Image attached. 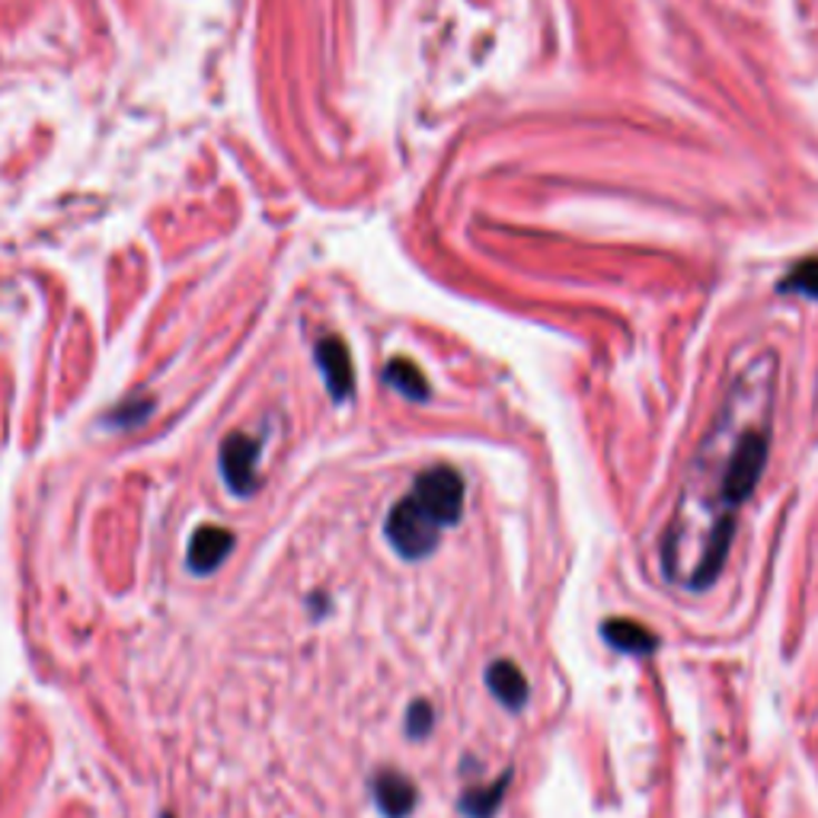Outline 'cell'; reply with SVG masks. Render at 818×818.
Instances as JSON below:
<instances>
[{
	"label": "cell",
	"mask_w": 818,
	"mask_h": 818,
	"mask_svg": "<svg viewBox=\"0 0 818 818\" xmlns=\"http://www.w3.org/2000/svg\"><path fill=\"white\" fill-rule=\"evenodd\" d=\"M486 684L499 697V703H505L509 710H521L528 703V678L509 659H499L486 669Z\"/></svg>",
	"instance_id": "7"
},
{
	"label": "cell",
	"mask_w": 818,
	"mask_h": 818,
	"mask_svg": "<svg viewBox=\"0 0 818 818\" xmlns=\"http://www.w3.org/2000/svg\"><path fill=\"white\" fill-rule=\"evenodd\" d=\"M601 637H604V643L627 652V656H652L659 649V637L649 627H643L640 620H604L601 623Z\"/></svg>",
	"instance_id": "5"
},
{
	"label": "cell",
	"mask_w": 818,
	"mask_h": 818,
	"mask_svg": "<svg viewBox=\"0 0 818 818\" xmlns=\"http://www.w3.org/2000/svg\"><path fill=\"white\" fill-rule=\"evenodd\" d=\"M234 550V534L224 528H199L193 544H189V566L205 575V572L218 570L224 556Z\"/></svg>",
	"instance_id": "6"
},
{
	"label": "cell",
	"mask_w": 818,
	"mask_h": 818,
	"mask_svg": "<svg viewBox=\"0 0 818 818\" xmlns=\"http://www.w3.org/2000/svg\"><path fill=\"white\" fill-rule=\"evenodd\" d=\"M317 365H321L326 387L333 400H348L355 394V372H352V355L339 336H326L317 343Z\"/></svg>",
	"instance_id": "4"
},
{
	"label": "cell",
	"mask_w": 818,
	"mask_h": 818,
	"mask_svg": "<svg viewBox=\"0 0 818 818\" xmlns=\"http://www.w3.org/2000/svg\"><path fill=\"white\" fill-rule=\"evenodd\" d=\"M387 384L391 387H397L400 394H406L410 400H425L428 397V384H425V377L422 372L410 362V358H394L391 365H387Z\"/></svg>",
	"instance_id": "9"
},
{
	"label": "cell",
	"mask_w": 818,
	"mask_h": 818,
	"mask_svg": "<svg viewBox=\"0 0 818 818\" xmlns=\"http://www.w3.org/2000/svg\"><path fill=\"white\" fill-rule=\"evenodd\" d=\"M410 736H416V739H422V736H428V729H432V707L428 703H413V710H410Z\"/></svg>",
	"instance_id": "12"
},
{
	"label": "cell",
	"mask_w": 818,
	"mask_h": 818,
	"mask_svg": "<svg viewBox=\"0 0 818 818\" xmlns=\"http://www.w3.org/2000/svg\"><path fill=\"white\" fill-rule=\"evenodd\" d=\"M256 464H259V442L244 432L230 435L221 447V471L227 486L240 496L253 493L256 486Z\"/></svg>",
	"instance_id": "3"
},
{
	"label": "cell",
	"mask_w": 818,
	"mask_h": 818,
	"mask_svg": "<svg viewBox=\"0 0 818 818\" xmlns=\"http://www.w3.org/2000/svg\"><path fill=\"white\" fill-rule=\"evenodd\" d=\"M464 512V480L451 467H432L413 483L387 515V538L406 560H420L438 546L442 531Z\"/></svg>",
	"instance_id": "1"
},
{
	"label": "cell",
	"mask_w": 818,
	"mask_h": 818,
	"mask_svg": "<svg viewBox=\"0 0 818 818\" xmlns=\"http://www.w3.org/2000/svg\"><path fill=\"white\" fill-rule=\"evenodd\" d=\"M770 454V432L765 425L745 428L739 442L732 445L726 467H722V480H719V499L726 505V515H732L729 509L742 505L745 499L755 493V486L761 483V473L768 467Z\"/></svg>",
	"instance_id": "2"
},
{
	"label": "cell",
	"mask_w": 818,
	"mask_h": 818,
	"mask_svg": "<svg viewBox=\"0 0 818 818\" xmlns=\"http://www.w3.org/2000/svg\"><path fill=\"white\" fill-rule=\"evenodd\" d=\"M374 796H377V806L387 812V816H406L413 806H416V790L413 783H406L400 773H381L374 780Z\"/></svg>",
	"instance_id": "8"
},
{
	"label": "cell",
	"mask_w": 818,
	"mask_h": 818,
	"mask_svg": "<svg viewBox=\"0 0 818 818\" xmlns=\"http://www.w3.org/2000/svg\"><path fill=\"white\" fill-rule=\"evenodd\" d=\"M505 787H509V773H505L499 783H493L490 790H480V794L467 796V799H464V809H467L473 818H490L493 816V809H496L499 802H502Z\"/></svg>",
	"instance_id": "11"
},
{
	"label": "cell",
	"mask_w": 818,
	"mask_h": 818,
	"mask_svg": "<svg viewBox=\"0 0 818 818\" xmlns=\"http://www.w3.org/2000/svg\"><path fill=\"white\" fill-rule=\"evenodd\" d=\"M780 292H783V295H787V292H796V295H802V298L818 300V259L799 263L794 273L780 282Z\"/></svg>",
	"instance_id": "10"
}]
</instances>
